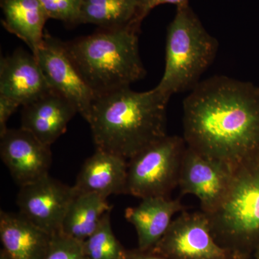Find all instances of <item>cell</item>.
<instances>
[{
	"label": "cell",
	"mask_w": 259,
	"mask_h": 259,
	"mask_svg": "<svg viewBox=\"0 0 259 259\" xmlns=\"http://www.w3.org/2000/svg\"><path fill=\"white\" fill-rule=\"evenodd\" d=\"M253 257L255 259H259V244L258 246H257V248H255L254 253H253Z\"/></svg>",
	"instance_id": "4316f807"
},
{
	"label": "cell",
	"mask_w": 259,
	"mask_h": 259,
	"mask_svg": "<svg viewBox=\"0 0 259 259\" xmlns=\"http://www.w3.org/2000/svg\"><path fill=\"white\" fill-rule=\"evenodd\" d=\"M110 212L102 218L96 231L83 242L85 254L90 259H123L126 250L112 231Z\"/></svg>",
	"instance_id": "ffe728a7"
},
{
	"label": "cell",
	"mask_w": 259,
	"mask_h": 259,
	"mask_svg": "<svg viewBox=\"0 0 259 259\" xmlns=\"http://www.w3.org/2000/svg\"><path fill=\"white\" fill-rule=\"evenodd\" d=\"M112 207L107 199L95 194H76L65 214L60 233L83 243L96 231Z\"/></svg>",
	"instance_id": "d6986e66"
},
{
	"label": "cell",
	"mask_w": 259,
	"mask_h": 259,
	"mask_svg": "<svg viewBox=\"0 0 259 259\" xmlns=\"http://www.w3.org/2000/svg\"><path fill=\"white\" fill-rule=\"evenodd\" d=\"M34 56L51 90L69 100L84 118L96 95L71 60L64 42L46 32L44 42Z\"/></svg>",
	"instance_id": "ba28073f"
},
{
	"label": "cell",
	"mask_w": 259,
	"mask_h": 259,
	"mask_svg": "<svg viewBox=\"0 0 259 259\" xmlns=\"http://www.w3.org/2000/svg\"><path fill=\"white\" fill-rule=\"evenodd\" d=\"M140 29H99L64 42L71 60L87 84L99 95L126 87L146 76L139 54Z\"/></svg>",
	"instance_id": "3957f363"
},
{
	"label": "cell",
	"mask_w": 259,
	"mask_h": 259,
	"mask_svg": "<svg viewBox=\"0 0 259 259\" xmlns=\"http://www.w3.org/2000/svg\"><path fill=\"white\" fill-rule=\"evenodd\" d=\"M53 236L20 212H0L2 249L12 258H45Z\"/></svg>",
	"instance_id": "2e32d148"
},
{
	"label": "cell",
	"mask_w": 259,
	"mask_h": 259,
	"mask_svg": "<svg viewBox=\"0 0 259 259\" xmlns=\"http://www.w3.org/2000/svg\"><path fill=\"white\" fill-rule=\"evenodd\" d=\"M169 99L156 88L140 93L126 87L96 95L84 117L96 149L128 161L166 137Z\"/></svg>",
	"instance_id": "7a4b0ae2"
},
{
	"label": "cell",
	"mask_w": 259,
	"mask_h": 259,
	"mask_svg": "<svg viewBox=\"0 0 259 259\" xmlns=\"http://www.w3.org/2000/svg\"><path fill=\"white\" fill-rule=\"evenodd\" d=\"M218 49L217 39L204 28L190 4L177 6L167 29L164 72L156 88L168 97L193 90Z\"/></svg>",
	"instance_id": "5b68a950"
},
{
	"label": "cell",
	"mask_w": 259,
	"mask_h": 259,
	"mask_svg": "<svg viewBox=\"0 0 259 259\" xmlns=\"http://www.w3.org/2000/svg\"><path fill=\"white\" fill-rule=\"evenodd\" d=\"M76 113L77 109L69 100L51 90L23 105L20 127L51 146L66 132Z\"/></svg>",
	"instance_id": "4fadbf2b"
},
{
	"label": "cell",
	"mask_w": 259,
	"mask_h": 259,
	"mask_svg": "<svg viewBox=\"0 0 259 259\" xmlns=\"http://www.w3.org/2000/svg\"><path fill=\"white\" fill-rule=\"evenodd\" d=\"M186 144L232 169L259 158V88L215 76L200 81L183 102Z\"/></svg>",
	"instance_id": "6da1fadb"
},
{
	"label": "cell",
	"mask_w": 259,
	"mask_h": 259,
	"mask_svg": "<svg viewBox=\"0 0 259 259\" xmlns=\"http://www.w3.org/2000/svg\"><path fill=\"white\" fill-rule=\"evenodd\" d=\"M187 3H189V0H141L140 18L143 21L151 10L159 5L171 4L177 7Z\"/></svg>",
	"instance_id": "cb8c5ba5"
},
{
	"label": "cell",
	"mask_w": 259,
	"mask_h": 259,
	"mask_svg": "<svg viewBox=\"0 0 259 259\" xmlns=\"http://www.w3.org/2000/svg\"><path fill=\"white\" fill-rule=\"evenodd\" d=\"M20 106L21 105L13 99L0 95V136L8 131V121Z\"/></svg>",
	"instance_id": "603a6c76"
},
{
	"label": "cell",
	"mask_w": 259,
	"mask_h": 259,
	"mask_svg": "<svg viewBox=\"0 0 259 259\" xmlns=\"http://www.w3.org/2000/svg\"><path fill=\"white\" fill-rule=\"evenodd\" d=\"M49 19L60 20L67 26L79 25L82 0H38Z\"/></svg>",
	"instance_id": "44dd1931"
},
{
	"label": "cell",
	"mask_w": 259,
	"mask_h": 259,
	"mask_svg": "<svg viewBox=\"0 0 259 259\" xmlns=\"http://www.w3.org/2000/svg\"><path fill=\"white\" fill-rule=\"evenodd\" d=\"M153 249L168 259H236L216 242L202 210L183 211Z\"/></svg>",
	"instance_id": "52a82bcc"
},
{
	"label": "cell",
	"mask_w": 259,
	"mask_h": 259,
	"mask_svg": "<svg viewBox=\"0 0 259 259\" xmlns=\"http://www.w3.org/2000/svg\"><path fill=\"white\" fill-rule=\"evenodd\" d=\"M0 259H14L12 258L11 256L8 253L5 251L4 250L1 249L0 250Z\"/></svg>",
	"instance_id": "484cf974"
},
{
	"label": "cell",
	"mask_w": 259,
	"mask_h": 259,
	"mask_svg": "<svg viewBox=\"0 0 259 259\" xmlns=\"http://www.w3.org/2000/svg\"><path fill=\"white\" fill-rule=\"evenodd\" d=\"M246 259H255L254 258H253V257H250V258H246Z\"/></svg>",
	"instance_id": "83f0119b"
},
{
	"label": "cell",
	"mask_w": 259,
	"mask_h": 259,
	"mask_svg": "<svg viewBox=\"0 0 259 259\" xmlns=\"http://www.w3.org/2000/svg\"><path fill=\"white\" fill-rule=\"evenodd\" d=\"M0 140L2 161L20 187L49 175L52 163L51 146L22 127L8 128Z\"/></svg>",
	"instance_id": "8fae6325"
},
{
	"label": "cell",
	"mask_w": 259,
	"mask_h": 259,
	"mask_svg": "<svg viewBox=\"0 0 259 259\" xmlns=\"http://www.w3.org/2000/svg\"><path fill=\"white\" fill-rule=\"evenodd\" d=\"M185 209L180 199L169 197L141 199V203L125 210V218L134 226L140 249H151L168 231L173 217Z\"/></svg>",
	"instance_id": "9a60e30c"
},
{
	"label": "cell",
	"mask_w": 259,
	"mask_h": 259,
	"mask_svg": "<svg viewBox=\"0 0 259 259\" xmlns=\"http://www.w3.org/2000/svg\"><path fill=\"white\" fill-rule=\"evenodd\" d=\"M123 259H168L166 256L155 251L153 248L147 250L136 249L127 250Z\"/></svg>",
	"instance_id": "d4e9b609"
},
{
	"label": "cell",
	"mask_w": 259,
	"mask_h": 259,
	"mask_svg": "<svg viewBox=\"0 0 259 259\" xmlns=\"http://www.w3.org/2000/svg\"><path fill=\"white\" fill-rule=\"evenodd\" d=\"M4 28L29 47L33 55L44 42L49 18L38 0H0Z\"/></svg>",
	"instance_id": "e0dca14e"
},
{
	"label": "cell",
	"mask_w": 259,
	"mask_h": 259,
	"mask_svg": "<svg viewBox=\"0 0 259 259\" xmlns=\"http://www.w3.org/2000/svg\"><path fill=\"white\" fill-rule=\"evenodd\" d=\"M206 214L218 244L236 259L253 257L259 244V158L235 170L226 197Z\"/></svg>",
	"instance_id": "277c9868"
},
{
	"label": "cell",
	"mask_w": 259,
	"mask_h": 259,
	"mask_svg": "<svg viewBox=\"0 0 259 259\" xmlns=\"http://www.w3.org/2000/svg\"><path fill=\"white\" fill-rule=\"evenodd\" d=\"M44 259H90L85 254L82 243L61 233L53 236L52 241Z\"/></svg>",
	"instance_id": "7402d4cb"
},
{
	"label": "cell",
	"mask_w": 259,
	"mask_h": 259,
	"mask_svg": "<svg viewBox=\"0 0 259 259\" xmlns=\"http://www.w3.org/2000/svg\"><path fill=\"white\" fill-rule=\"evenodd\" d=\"M187 146L183 137L166 136L128 160L126 194L140 199L169 197L179 186Z\"/></svg>",
	"instance_id": "8992f818"
},
{
	"label": "cell",
	"mask_w": 259,
	"mask_h": 259,
	"mask_svg": "<svg viewBox=\"0 0 259 259\" xmlns=\"http://www.w3.org/2000/svg\"><path fill=\"white\" fill-rule=\"evenodd\" d=\"M76 195L73 186L48 175L20 187L17 204L19 212L54 236L60 233L65 214Z\"/></svg>",
	"instance_id": "9c48e42d"
},
{
	"label": "cell",
	"mask_w": 259,
	"mask_h": 259,
	"mask_svg": "<svg viewBox=\"0 0 259 259\" xmlns=\"http://www.w3.org/2000/svg\"><path fill=\"white\" fill-rule=\"evenodd\" d=\"M127 165L125 158L96 149L83 163L73 186L75 192L95 194L107 199L112 194H126Z\"/></svg>",
	"instance_id": "5bb4252c"
},
{
	"label": "cell",
	"mask_w": 259,
	"mask_h": 259,
	"mask_svg": "<svg viewBox=\"0 0 259 259\" xmlns=\"http://www.w3.org/2000/svg\"><path fill=\"white\" fill-rule=\"evenodd\" d=\"M41 68L33 54L21 49L2 58L0 95L10 97L21 106L50 91Z\"/></svg>",
	"instance_id": "7c38bea8"
},
{
	"label": "cell",
	"mask_w": 259,
	"mask_h": 259,
	"mask_svg": "<svg viewBox=\"0 0 259 259\" xmlns=\"http://www.w3.org/2000/svg\"><path fill=\"white\" fill-rule=\"evenodd\" d=\"M234 171L224 163L204 157L187 146L178 187L182 195L192 194L197 197L201 210L209 214L217 208L226 197Z\"/></svg>",
	"instance_id": "30bf717a"
},
{
	"label": "cell",
	"mask_w": 259,
	"mask_h": 259,
	"mask_svg": "<svg viewBox=\"0 0 259 259\" xmlns=\"http://www.w3.org/2000/svg\"><path fill=\"white\" fill-rule=\"evenodd\" d=\"M141 0H82L80 24L100 29L141 28Z\"/></svg>",
	"instance_id": "ac0fdd59"
}]
</instances>
